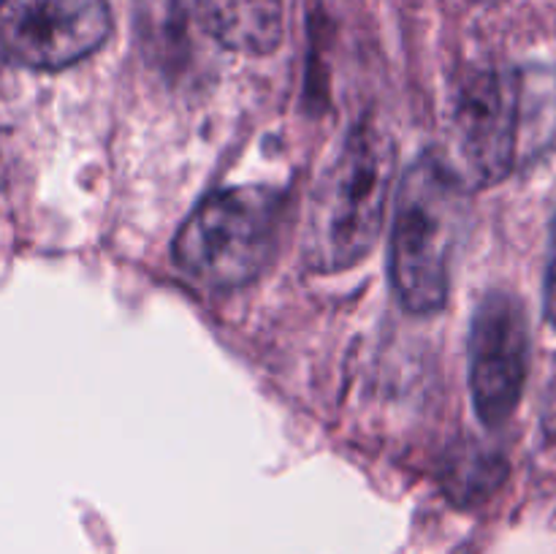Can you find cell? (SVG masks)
Masks as SVG:
<instances>
[{
    "mask_svg": "<svg viewBox=\"0 0 556 554\" xmlns=\"http://www.w3.org/2000/svg\"><path fill=\"white\" fill-rule=\"evenodd\" d=\"M394 179V144L372 123H356L326 163L307 206L304 261L334 275L367 259L378 244Z\"/></svg>",
    "mask_w": 556,
    "mask_h": 554,
    "instance_id": "6da1fadb",
    "label": "cell"
},
{
    "mask_svg": "<svg viewBox=\"0 0 556 554\" xmlns=\"http://www.w3.org/2000/svg\"><path fill=\"white\" fill-rule=\"evenodd\" d=\"M467 185L454 166L424 155L402 177L389 242V275L407 313L432 315L448 299L451 253Z\"/></svg>",
    "mask_w": 556,
    "mask_h": 554,
    "instance_id": "7a4b0ae2",
    "label": "cell"
},
{
    "mask_svg": "<svg viewBox=\"0 0 556 554\" xmlns=\"http://www.w3.org/2000/svg\"><path fill=\"white\" fill-rule=\"evenodd\" d=\"M280 210V196L269 188L215 190L179 226L174 261L188 280L210 291L248 286L271 261Z\"/></svg>",
    "mask_w": 556,
    "mask_h": 554,
    "instance_id": "3957f363",
    "label": "cell"
},
{
    "mask_svg": "<svg viewBox=\"0 0 556 554\" xmlns=\"http://www.w3.org/2000/svg\"><path fill=\"white\" fill-rule=\"evenodd\" d=\"M527 103L530 85L516 71H476L462 81L451 130L467 188H489L514 172L532 134Z\"/></svg>",
    "mask_w": 556,
    "mask_h": 554,
    "instance_id": "277c9868",
    "label": "cell"
},
{
    "mask_svg": "<svg viewBox=\"0 0 556 554\" xmlns=\"http://www.w3.org/2000/svg\"><path fill=\"white\" fill-rule=\"evenodd\" d=\"M109 0H0V63L60 71L106 43Z\"/></svg>",
    "mask_w": 556,
    "mask_h": 554,
    "instance_id": "5b68a950",
    "label": "cell"
},
{
    "mask_svg": "<svg viewBox=\"0 0 556 554\" xmlns=\"http://www.w3.org/2000/svg\"><path fill=\"white\" fill-rule=\"evenodd\" d=\"M530 373V320L519 297L492 291L470 324V396L489 429L503 427L519 407Z\"/></svg>",
    "mask_w": 556,
    "mask_h": 554,
    "instance_id": "8992f818",
    "label": "cell"
},
{
    "mask_svg": "<svg viewBox=\"0 0 556 554\" xmlns=\"http://www.w3.org/2000/svg\"><path fill=\"white\" fill-rule=\"evenodd\" d=\"M204 30L220 47L242 54H269L286 33V0H195Z\"/></svg>",
    "mask_w": 556,
    "mask_h": 554,
    "instance_id": "52a82bcc",
    "label": "cell"
},
{
    "mask_svg": "<svg viewBox=\"0 0 556 554\" xmlns=\"http://www.w3.org/2000/svg\"><path fill=\"white\" fill-rule=\"evenodd\" d=\"M543 313H546V320L556 329V226L546 266V286H543Z\"/></svg>",
    "mask_w": 556,
    "mask_h": 554,
    "instance_id": "ba28073f",
    "label": "cell"
}]
</instances>
